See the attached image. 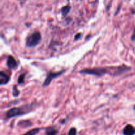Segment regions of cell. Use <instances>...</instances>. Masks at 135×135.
I'll return each mask as SVG.
<instances>
[{"label": "cell", "mask_w": 135, "mask_h": 135, "mask_svg": "<svg viewBox=\"0 0 135 135\" xmlns=\"http://www.w3.org/2000/svg\"><path fill=\"white\" fill-rule=\"evenodd\" d=\"M70 10H71V7L69 6V5H66V6L63 7L61 9V14L63 17H66V16L68 15V13H69Z\"/></svg>", "instance_id": "cell-9"}, {"label": "cell", "mask_w": 135, "mask_h": 135, "mask_svg": "<svg viewBox=\"0 0 135 135\" xmlns=\"http://www.w3.org/2000/svg\"><path fill=\"white\" fill-rule=\"evenodd\" d=\"M57 133L58 131L53 127L47 128L46 131V135H57Z\"/></svg>", "instance_id": "cell-8"}, {"label": "cell", "mask_w": 135, "mask_h": 135, "mask_svg": "<svg viewBox=\"0 0 135 135\" xmlns=\"http://www.w3.org/2000/svg\"><path fill=\"white\" fill-rule=\"evenodd\" d=\"M123 135H135V127L131 125H127L123 131Z\"/></svg>", "instance_id": "cell-6"}, {"label": "cell", "mask_w": 135, "mask_h": 135, "mask_svg": "<svg viewBox=\"0 0 135 135\" xmlns=\"http://www.w3.org/2000/svg\"><path fill=\"white\" fill-rule=\"evenodd\" d=\"M18 63L16 61L15 58L12 56L8 57L7 59V66L9 67V69H14L17 68Z\"/></svg>", "instance_id": "cell-5"}, {"label": "cell", "mask_w": 135, "mask_h": 135, "mask_svg": "<svg viewBox=\"0 0 135 135\" xmlns=\"http://www.w3.org/2000/svg\"><path fill=\"white\" fill-rule=\"evenodd\" d=\"M81 74H85V75H94L96 76H102L105 74L108 73V71L106 69L102 68V67H96L92 69H84L79 71Z\"/></svg>", "instance_id": "cell-2"}, {"label": "cell", "mask_w": 135, "mask_h": 135, "mask_svg": "<svg viewBox=\"0 0 135 135\" xmlns=\"http://www.w3.org/2000/svg\"><path fill=\"white\" fill-rule=\"evenodd\" d=\"M40 130L41 129H40V128H36V129H32V130L29 131H28L27 133H26L25 134L22 135H36L40 131Z\"/></svg>", "instance_id": "cell-10"}, {"label": "cell", "mask_w": 135, "mask_h": 135, "mask_svg": "<svg viewBox=\"0 0 135 135\" xmlns=\"http://www.w3.org/2000/svg\"><path fill=\"white\" fill-rule=\"evenodd\" d=\"M68 135H77V131L75 127H72L69 130L68 133Z\"/></svg>", "instance_id": "cell-11"}, {"label": "cell", "mask_w": 135, "mask_h": 135, "mask_svg": "<svg viewBox=\"0 0 135 135\" xmlns=\"http://www.w3.org/2000/svg\"><path fill=\"white\" fill-rule=\"evenodd\" d=\"M81 35H82L81 33H79V34H76V35L75 36V40H76L79 39V38H80V37H81Z\"/></svg>", "instance_id": "cell-14"}, {"label": "cell", "mask_w": 135, "mask_h": 135, "mask_svg": "<svg viewBox=\"0 0 135 135\" xmlns=\"http://www.w3.org/2000/svg\"><path fill=\"white\" fill-rule=\"evenodd\" d=\"M26 113H27L26 111H25V109L22 108H13L7 112L6 116L8 118H12L20 115H23Z\"/></svg>", "instance_id": "cell-3"}, {"label": "cell", "mask_w": 135, "mask_h": 135, "mask_svg": "<svg viewBox=\"0 0 135 135\" xmlns=\"http://www.w3.org/2000/svg\"><path fill=\"white\" fill-rule=\"evenodd\" d=\"M134 109H135V105H134Z\"/></svg>", "instance_id": "cell-16"}, {"label": "cell", "mask_w": 135, "mask_h": 135, "mask_svg": "<svg viewBox=\"0 0 135 135\" xmlns=\"http://www.w3.org/2000/svg\"><path fill=\"white\" fill-rule=\"evenodd\" d=\"M42 36L39 32H35L30 34L26 39V46L28 47H34L40 44Z\"/></svg>", "instance_id": "cell-1"}, {"label": "cell", "mask_w": 135, "mask_h": 135, "mask_svg": "<svg viewBox=\"0 0 135 135\" xmlns=\"http://www.w3.org/2000/svg\"><path fill=\"white\" fill-rule=\"evenodd\" d=\"M13 96H18L19 95V91L18 90V89L17 88V87L15 86L13 88Z\"/></svg>", "instance_id": "cell-13"}, {"label": "cell", "mask_w": 135, "mask_h": 135, "mask_svg": "<svg viewBox=\"0 0 135 135\" xmlns=\"http://www.w3.org/2000/svg\"><path fill=\"white\" fill-rule=\"evenodd\" d=\"M65 71V70H63V71H59V72H50L48 74H47V76H46V79H45L44 82L43 83V86L45 87V86H48L49 84L51 83V80H53V79H55V78H57V76H60V75H61Z\"/></svg>", "instance_id": "cell-4"}, {"label": "cell", "mask_w": 135, "mask_h": 135, "mask_svg": "<svg viewBox=\"0 0 135 135\" xmlns=\"http://www.w3.org/2000/svg\"><path fill=\"white\" fill-rule=\"evenodd\" d=\"M131 39H132V40L135 42V28H134V32H133V35H132Z\"/></svg>", "instance_id": "cell-15"}, {"label": "cell", "mask_w": 135, "mask_h": 135, "mask_svg": "<svg viewBox=\"0 0 135 135\" xmlns=\"http://www.w3.org/2000/svg\"><path fill=\"white\" fill-rule=\"evenodd\" d=\"M25 76V74H21V75H20V76H18V84H22V83H24Z\"/></svg>", "instance_id": "cell-12"}, {"label": "cell", "mask_w": 135, "mask_h": 135, "mask_svg": "<svg viewBox=\"0 0 135 135\" xmlns=\"http://www.w3.org/2000/svg\"><path fill=\"white\" fill-rule=\"evenodd\" d=\"M10 80V78L7 74H5L3 71L0 72V84L1 85L7 84Z\"/></svg>", "instance_id": "cell-7"}]
</instances>
